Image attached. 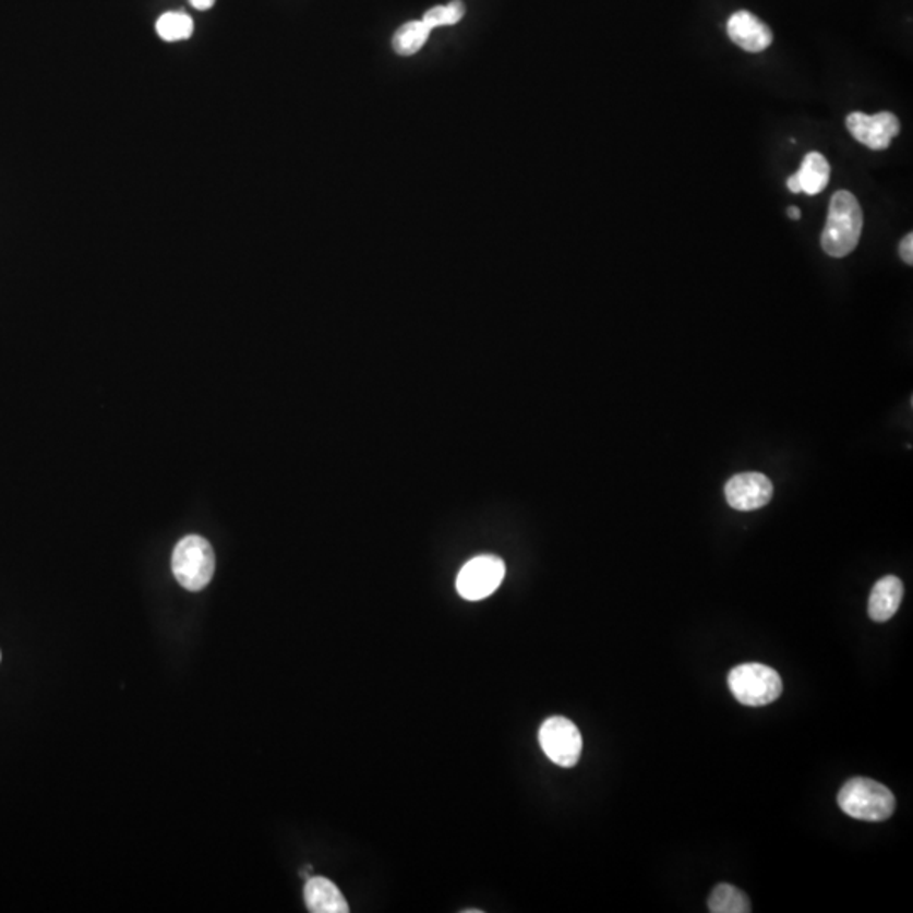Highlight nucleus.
Wrapping results in <instances>:
<instances>
[{
	"label": "nucleus",
	"mask_w": 913,
	"mask_h": 913,
	"mask_svg": "<svg viewBox=\"0 0 913 913\" xmlns=\"http://www.w3.org/2000/svg\"><path fill=\"white\" fill-rule=\"evenodd\" d=\"M863 232V211L853 193L836 192L829 205L822 244L826 254L831 257H845L856 249Z\"/></svg>",
	"instance_id": "obj_1"
},
{
	"label": "nucleus",
	"mask_w": 913,
	"mask_h": 913,
	"mask_svg": "<svg viewBox=\"0 0 913 913\" xmlns=\"http://www.w3.org/2000/svg\"><path fill=\"white\" fill-rule=\"evenodd\" d=\"M838 804L848 816L866 822L890 819L894 812L893 793L869 778H853L845 783L839 792Z\"/></svg>",
	"instance_id": "obj_2"
},
{
	"label": "nucleus",
	"mask_w": 913,
	"mask_h": 913,
	"mask_svg": "<svg viewBox=\"0 0 913 913\" xmlns=\"http://www.w3.org/2000/svg\"><path fill=\"white\" fill-rule=\"evenodd\" d=\"M171 568L181 587L190 592H199L205 589L214 577V549L205 538L189 534L175 546Z\"/></svg>",
	"instance_id": "obj_3"
},
{
	"label": "nucleus",
	"mask_w": 913,
	"mask_h": 913,
	"mask_svg": "<svg viewBox=\"0 0 913 913\" xmlns=\"http://www.w3.org/2000/svg\"><path fill=\"white\" fill-rule=\"evenodd\" d=\"M733 696L744 706L761 707L782 696V678L777 670L761 663H743L728 676Z\"/></svg>",
	"instance_id": "obj_4"
},
{
	"label": "nucleus",
	"mask_w": 913,
	"mask_h": 913,
	"mask_svg": "<svg viewBox=\"0 0 913 913\" xmlns=\"http://www.w3.org/2000/svg\"><path fill=\"white\" fill-rule=\"evenodd\" d=\"M541 749L550 761L562 768H572L579 764L582 755V734L579 728L567 718L546 719L538 733Z\"/></svg>",
	"instance_id": "obj_5"
},
{
	"label": "nucleus",
	"mask_w": 913,
	"mask_h": 913,
	"mask_svg": "<svg viewBox=\"0 0 913 913\" xmlns=\"http://www.w3.org/2000/svg\"><path fill=\"white\" fill-rule=\"evenodd\" d=\"M506 567L494 555L476 556L464 565L457 575V592L467 601H481L489 598L503 582Z\"/></svg>",
	"instance_id": "obj_6"
},
{
	"label": "nucleus",
	"mask_w": 913,
	"mask_h": 913,
	"mask_svg": "<svg viewBox=\"0 0 913 913\" xmlns=\"http://www.w3.org/2000/svg\"><path fill=\"white\" fill-rule=\"evenodd\" d=\"M845 128L857 143L865 144L873 151L887 149L893 137L900 134V121L891 112H879L875 116L853 112L845 119Z\"/></svg>",
	"instance_id": "obj_7"
},
{
	"label": "nucleus",
	"mask_w": 913,
	"mask_h": 913,
	"mask_svg": "<svg viewBox=\"0 0 913 913\" xmlns=\"http://www.w3.org/2000/svg\"><path fill=\"white\" fill-rule=\"evenodd\" d=\"M725 501L736 512H755L773 497V484L765 473L743 472L731 478L724 488Z\"/></svg>",
	"instance_id": "obj_8"
},
{
	"label": "nucleus",
	"mask_w": 913,
	"mask_h": 913,
	"mask_svg": "<svg viewBox=\"0 0 913 913\" xmlns=\"http://www.w3.org/2000/svg\"><path fill=\"white\" fill-rule=\"evenodd\" d=\"M728 36L734 45L749 53L765 51L773 43V33L764 21L749 11H737L728 21Z\"/></svg>",
	"instance_id": "obj_9"
},
{
	"label": "nucleus",
	"mask_w": 913,
	"mask_h": 913,
	"mask_svg": "<svg viewBox=\"0 0 913 913\" xmlns=\"http://www.w3.org/2000/svg\"><path fill=\"white\" fill-rule=\"evenodd\" d=\"M304 903L312 913H347L349 903L331 879L315 876L304 885Z\"/></svg>",
	"instance_id": "obj_10"
},
{
	"label": "nucleus",
	"mask_w": 913,
	"mask_h": 913,
	"mask_svg": "<svg viewBox=\"0 0 913 913\" xmlns=\"http://www.w3.org/2000/svg\"><path fill=\"white\" fill-rule=\"evenodd\" d=\"M903 599V584L899 577L887 575L873 587L869 596L868 613L876 623H885L899 611Z\"/></svg>",
	"instance_id": "obj_11"
},
{
	"label": "nucleus",
	"mask_w": 913,
	"mask_h": 913,
	"mask_svg": "<svg viewBox=\"0 0 913 913\" xmlns=\"http://www.w3.org/2000/svg\"><path fill=\"white\" fill-rule=\"evenodd\" d=\"M795 175H797L798 184H801V192L810 196L819 195L829 184L831 166L820 153H808L802 161L801 169Z\"/></svg>",
	"instance_id": "obj_12"
},
{
	"label": "nucleus",
	"mask_w": 913,
	"mask_h": 913,
	"mask_svg": "<svg viewBox=\"0 0 913 913\" xmlns=\"http://www.w3.org/2000/svg\"><path fill=\"white\" fill-rule=\"evenodd\" d=\"M709 912L712 913H749L752 902L740 888L733 885H718L710 894Z\"/></svg>",
	"instance_id": "obj_13"
},
{
	"label": "nucleus",
	"mask_w": 913,
	"mask_h": 913,
	"mask_svg": "<svg viewBox=\"0 0 913 913\" xmlns=\"http://www.w3.org/2000/svg\"><path fill=\"white\" fill-rule=\"evenodd\" d=\"M430 33L432 31H430V27L423 21L406 23L405 26L396 31L395 38H393V48H395L399 57L417 55L425 46Z\"/></svg>",
	"instance_id": "obj_14"
},
{
	"label": "nucleus",
	"mask_w": 913,
	"mask_h": 913,
	"mask_svg": "<svg viewBox=\"0 0 913 913\" xmlns=\"http://www.w3.org/2000/svg\"><path fill=\"white\" fill-rule=\"evenodd\" d=\"M156 31L165 41L189 39L193 34V20L184 12H166L156 23Z\"/></svg>",
	"instance_id": "obj_15"
},
{
	"label": "nucleus",
	"mask_w": 913,
	"mask_h": 913,
	"mask_svg": "<svg viewBox=\"0 0 913 913\" xmlns=\"http://www.w3.org/2000/svg\"><path fill=\"white\" fill-rule=\"evenodd\" d=\"M464 14H466V5L462 0H454L448 5H436L430 9L421 21L430 27V31H433L440 26H454L462 20Z\"/></svg>",
	"instance_id": "obj_16"
},
{
	"label": "nucleus",
	"mask_w": 913,
	"mask_h": 913,
	"mask_svg": "<svg viewBox=\"0 0 913 913\" xmlns=\"http://www.w3.org/2000/svg\"><path fill=\"white\" fill-rule=\"evenodd\" d=\"M900 256H902L903 263L909 264L912 266L913 264V236L909 233V236L903 237L902 244H900Z\"/></svg>",
	"instance_id": "obj_17"
},
{
	"label": "nucleus",
	"mask_w": 913,
	"mask_h": 913,
	"mask_svg": "<svg viewBox=\"0 0 913 913\" xmlns=\"http://www.w3.org/2000/svg\"><path fill=\"white\" fill-rule=\"evenodd\" d=\"M190 2H192L193 8L200 9V11H207L215 4V0H190Z\"/></svg>",
	"instance_id": "obj_18"
},
{
	"label": "nucleus",
	"mask_w": 913,
	"mask_h": 913,
	"mask_svg": "<svg viewBox=\"0 0 913 913\" xmlns=\"http://www.w3.org/2000/svg\"><path fill=\"white\" fill-rule=\"evenodd\" d=\"M786 187H789V190L792 193H801V184H798L797 175H792V177L789 178Z\"/></svg>",
	"instance_id": "obj_19"
},
{
	"label": "nucleus",
	"mask_w": 913,
	"mask_h": 913,
	"mask_svg": "<svg viewBox=\"0 0 913 913\" xmlns=\"http://www.w3.org/2000/svg\"><path fill=\"white\" fill-rule=\"evenodd\" d=\"M786 214H789V217L792 218V220H801V217H802L801 208L790 207L789 211H786Z\"/></svg>",
	"instance_id": "obj_20"
},
{
	"label": "nucleus",
	"mask_w": 913,
	"mask_h": 913,
	"mask_svg": "<svg viewBox=\"0 0 913 913\" xmlns=\"http://www.w3.org/2000/svg\"><path fill=\"white\" fill-rule=\"evenodd\" d=\"M0 660H2V653H0Z\"/></svg>",
	"instance_id": "obj_21"
}]
</instances>
